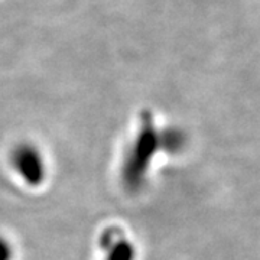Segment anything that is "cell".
Here are the masks:
<instances>
[{"mask_svg":"<svg viewBox=\"0 0 260 260\" xmlns=\"http://www.w3.org/2000/svg\"><path fill=\"white\" fill-rule=\"evenodd\" d=\"M13 259V247L8 239L0 236V260Z\"/></svg>","mask_w":260,"mask_h":260,"instance_id":"obj_4","label":"cell"},{"mask_svg":"<svg viewBox=\"0 0 260 260\" xmlns=\"http://www.w3.org/2000/svg\"><path fill=\"white\" fill-rule=\"evenodd\" d=\"M10 164L29 186H41L47 178V164L42 152L32 143L22 142L10 152Z\"/></svg>","mask_w":260,"mask_h":260,"instance_id":"obj_2","label":"cell"},{"mask_svg":"<svg viewBox=\"0 0 260 260\" xmlns=\"http://www.w3.org/2000/svg\"><path fill=\"white\" fill-rule=\"evenodd\" d=\"M169 132H162L155 124L152 114L140 116L138 132L127 146L121 164V182L129 192H136L143 186L152 159L159 149H167L171 142Z\"/></svg>","mask_w":260,"mask_h":260,"instance_id":"obj_1","label":"cell"},{"mask_svg":"<svg viewBox=\"0 0 260 260\" xmlns=\"http://www.w3.org/2000/svg\"><path fill=\"white\" fill-rule=\"evenodd\" d=\"M102 247L104 250L103 260H135L136 247L120 229H109L103 233Z\"/></svg>","mask_w":260,"mask_h":260,"instance_id":"obj_3","label":"cell"}]
</instances>
